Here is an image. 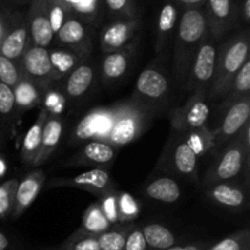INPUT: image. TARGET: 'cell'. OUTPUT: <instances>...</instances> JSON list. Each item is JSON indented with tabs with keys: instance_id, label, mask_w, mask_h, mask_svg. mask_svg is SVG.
Here are the masks:
<instances>
[{
	"instance_id": "cell-1",
	"label": "cell",
	"mask_w": 250,
	"mask_h": 250,
	"mask_svg": "<svg viewBox=\"0 0 250 250\" xmlns=\"http://www.w3.org/2000/svg\"><path fill=\"white\" fill-rule=\"evenodd\" d=\"M209 34L204 7L182 10L175 33V73L177 81L186 84L198 48Z\"/></svg>"
},
{
	"instance_id": "cell-2",
	"label": "cell",
	"mask_w": 250,
	"mask_h": 250,
	"mask_svg": "<svg viewBox=\"0 0 250 250\" xmlns=\"http://www.w3.org/2000/svg\"><path fill=\"white\" fill-rule=\"evenodd\" d=\"M250 37L248 29L239 32L233 38L219 45L214 77L208 92L210 100L224 99L231 89L234 77L249 59Z\"/></svg>"
},
{
	"instance_id": "cell-3",
	"label": "cell",
	"mask_w": 250,
	"mask_h": 250,
	"mask_svg": "<svg viewBox=\"0 0 250 250\" xmlns=\"http://www.w3.org/2000/svg\"><path fill=\"white\" fill-rule=\"evenodd\" d=\"M249 128L250 124L246 125L237 136L222 146L221 153L205 173L203 186L210 187L216 183L229 182L249 165Z\"/></svg>"
},
{
	"instance_id": "cell-4",
	"label": "cell",
	"mask_w": 250,
	"mask_h": 250,
	"mask_svg": "<svg viewBox=\"0 0 250 250\" xmlns=\"http://www.w3.org/2000/svg\"><path fill=\"white\" fill-rule=\"evenodd\" d=\"M153 116L134 104L132 100L112 107V124L107 143L124 146L136 141L149 127Z\"/></svg>"
},
{
	"instance_id": "cell-5",
	"label": "cell",
	"mask_w": 250,
	"mask_h": 250,
	"mask_svg": "<svg viewBox=\"0 0 250 250\" xmlns=\"http://www.w3.org/2000/svg\"><path fill=\"white\" fill-rule=\"evenodd\" d=\"M161 161L163 164H159V167L163 170L170 171L195 183L199 182L198 156L188 146L182 132L172 131L161 156Z\"/></svg>"
},
{
	"instance_id": "cell-6",
	"label": "cell",
	"mask_w": 250,
	"mask_h": 250,
	"mask_svg": "<svg viewBox=\"0 0 250 250\" xmlns=\"http://www.w3.org/2000/svg\"><path fill=\"white\" fill-rule=\"evenodd\" d=\"M170 90L168 80L164 72L154 67H148L138 76L134 87L132 102L153 116L159 105H163Z\"/></svg>"
},
{
	"instance_id": "cell-7",
	"label": "cell",
	"mask_w": 250,
	"mask_h": 250,
	"mask_svg": "<svg viewBox=\"0 0 250 250\" xmlns=\"http://www.w3.org/2000/svg\"><path fill=\"white\" fill-rule=\"evenodd\" d=\"M217 51H219L217 39L208 34L193 59L189 75L185 84L186 89L192 93L195 90L209 92V87L214 77L215 66H216Z\"/></svg>"
},
{
	"instance_id": "cell-8",
	"label": "cell",
	"mask_w": 250,
	"mask_h": 250,
	"mask_svg": "<svg viewBox=\"0 0 250 250\" xmlns=\"http://www.w3.org/2000/svg\"><path fill=\"white\" fill-rule=\"evenodd\" d=\"M141 17L115 19L103 26L99 34V45L104 53L133 48L138 42Z\"/></svg>"
},
{
	"instance_id": "cell-9",
	"label": "cell",
	"mask_w": 250,
	"mask_h": 250,
	"mask_svg": "<svg viewBox=\"0 0 250 250\" xmlns=\"http://www.w3.org/2000/svg\"><path fill=\"white\" fill-rule=\"evenodd\" d=\"M208 99V92L205 90L193 92L187 102L171 115L172 131L187 132L207 126V121L210 116Z\"/></svg>"
},
{
	"instance_id": "cell-10",
	"label": "cell",
	"mask_w": 250,
	"mask_h": 250,
	"mask_svg": "<svg viewBox=\"0 0 250 250\" xmlns=\"http://www.w3.org/2000/svg\"><path fill=\"white\" fill-rule=\"evenodd\" d=\"M20 72L38 88H48L55 82L49 49L29 45L21 58Z\"/></svg>"
},
{
	"instance_id": "cell-11",
	"label": "cell",
	"mask_w": 250,
	"mask_h": 250,
	"mask_svg": "<svg viewBox=\"0 0 250 250\" xmlns=\"http://www.w3.org/2000/svg\"><path fill=\"white\" fill-rule=\"evenodd\" d=\"M49 188L71 187L87 190L99 198L104 195L116 193V186L110 177L109 172L103 168H92L89 171L80 173L75 177H56L48 183Z\"/></svg>"
},
{
	"instance_id": "cell-12",
	"label": "cell",
	"mask_w": 250,
	"mask_h": 250,
	"mask_svg": "<svg viewBox=\"0 0 250 250\" xmlns=\"http://www.w3.org/2000/svg\"><path fill=\"white\" fill-rule=\"evenodd\" d=\"M112 124V107L104 109L97 107L90 110L76 125L70 142L72 144L82 143L84 141H107Z\"/></svg>"
},
{
	"instance_id": "cell-13",
	"label": "cell",
	"mask_w": 250,
	"mask_h": 250,
	"mask_svg": "<svg viewBox=\"0 0 250 250\" xmlns=\"http://www.w3.org/2000/svg\"><path fill=\"white\" fill-rule=\"evenodd\" d=\"M204 10L209 34L217 41L239 23L238 0H207Z\"/></svg>"
},
{
	"instance_id": "cell-14",
	"label": "cell",
	"mask_w": 250,
	"mask_h": 250,
	"mask_svg": "<svg viewBox=\"0 0 250 250\" xmlns=\"http://www.w3.org/2000/svg\"><path fill=\"white\" fill-rule=\"evenodd\" d=\"M224 111L222 122L215 131L211 132L214 148L224 146L229 139L237 136L246 127V125L249 124L250 97L233 103Z\"/></svg>"
},
{
	"instance_id": "cell-15",
	"label": "cell",
	"mask_w": 250,
	"mask_h": 250,
	"mask_svg": "<svg viewBox=\"0 0 250 250\" xmlns=\"http://www.w3.org/2000/svg\"><path fill=\"white\" fill-rule=\"evenodd\" d=\"M94 28L82 20L70 16L55 33L58 46L90 54L93 48Z\"/></svg>"
},
{
	"instance_id": "cell-16",
	"label": "cell",
	"mask_w": 250,
	"mask_h": 250,
	"mask_svg": "<svg viewBox=\"0 0 250 250\" xmlns=\"http://www.w3.org/2000/svg\"><path fill=\"white\" fill-rule=\"evenodd\" d=\"M31 45L48 49L54 41L46 0H31L26 12Z\"/></svg>"
},
{
	"instance_id": "cell-17",
	"label": "cell",
	"mask_w": 250,
	"mask_h": 250,
	"mask_svg": "<svg viewBox=\"0 0 250 250\" xmlns=\"http://www.w3.org/2000/svg\"><path fill=\"white\" fill-rule=\"evenodd\" d=\"M31 45L26 14L16 11L11 27L0 44V55L11 61L21 60L24 51Z\"/></svg>"
},
{
	"instance_id": "cell-18",
	"label": "cell",
	"mask_w": 250,
	"mask_h": 250,
	"mask_svg": "<svg viewBox=\"0 0 250 250\" xmlns=\"http://www.w3.org/2000/svg\"><path fill=\"white\" fill-rule=\"evenodd\" d=\"M116 156V150L104 141H90L67 161V166H100L107 165Z\"/></svg>"
},
{
	"instance_id": "cell-19",
	"label": "cell",
	"mask_w": 250,
	"mask_h": 250,
	"mask_svg": "<svg viewBox=\"0 0 250 250\" xmlns=\"http://www.w3.org/2000/svg\"><path fill=\"white\" fill-rule=\"evenodd\" d=\"M95 80L94 65L90 61V58L83 61L77 66L70 75L65 78L63 90H65L66 99L77 100L84 97L93 87Z\"/></svg>"
},
{
	"instance_id": "cell-20",
	"label": "cell",
	"mask_w": 250,
	"mask_h": 250,
	"mask_svg": "<svg viewBox=\"0 0 250 250\" xmlns=\"http://www.w3.org/2000/svg\"><path fill=\"white\" fill-rule=\"evenodd\" d=\"M180 12L181 10L173 0H165V2L161 5L156 21L155 51L158 54L163 53L171 38L175 37Z\"/></svg>"
},
{
	"instance_id": "cell-21",
	"label": "cell",
	"mask_w": 250,
	"mask_h": 250,
	"mask_svg": "<svg viewBox=\"0 0 250 250\" xmlns=\"http://www.w3.org/2000/svg\"><path fill=\"white\" fill-rule=\"evenodd\" d=\"M44 181H45V175L43 171L36 170L28 173L21 182L17 183L16 192H15L14 210H12L15 217L21 216L33 204L43 187Z\"/></svg>"
},
{
	"instance_id": "cell-22",
	"label": "cell",
	"mask_w": 250,
	"mask_h": 250,
	"mask_svg": "<svg viewBox=\"0 0 250 250\" xmlns=\"http://www.w3.org/2000/svg\"><path fill=\"white\" fill-rule=\"evenodd\" d=\"M208 198L215 204L227 209H242L248 203V187L233 185L231 182L216 183L208 187Z\"/></svg>"
},
{
	"instance_id": "cell-23",
	"label": "cell",
	"mask_w": 250,
	"mask_h": 250,
	"mask_svg": "<svg viewBox=\"0 0 250 250\" xmlns=\"http://www.w3.org/2000/svg\"><path fill=\"white\" fill-rule=\"evenodd\" d=\"M134 48L136 46L106 53L100 63V73H102V78L105 83L111 84V83L121 80L126 75L129 68Z\"/></svg>"
},
{
	"instance_id": "cell-24",
	"label": "cell",
	"mask_w": 250,
	"mask_h": 250,
	"mask_svg": "<svg viewBox=\"0 0 250 250\" xmlns=\"http://www.w3.org/2000/svg\"><path fill=\"white\" fill-rule=\"evenodd\" d=\"M49 55H50L55 81L65 80L80 63L90 58V54L62 48V46L49 49Z\"/></svg>"
},
{
	"instance_id": "cell-25",
	"label": "cell",
	"mask_w": 250,
	"mask_h": 250,
	"mask_svg": "<svg viewBox=\"0 0 250 250\" xmlns=\"http://www.w3.org/2000/svg\"><path fill=\"white\" fill-rule=\"evenodd\" d=\"M63 132V122L60 116L55 115H48L45 125L42 134V143L39 148L38 155L34 160L33 166L43 165L46 160L51 156V154L58 149L60 144L61 137Z\"/></svg>"
},
{
	"instance_id": "cell-26",
	"label": "cell",
	"mask_w": 250,
	"mask_h": 250,
	"mask_svg": "<svg viewBox=\"0 0 250 250\" xmlns=\"http://www.w3.org/2000/svg\"><path fill=\"white\" fill-rule=\"evenodd\" d=\"M48 111L42 106L36 122L31 126L24 136L21 146V160L24 165L33 166L34 160L38 155L39 148L42 143V134H43L44 125L48 119Z\"/></svg>"
},
{
	"instance_id": "cell-27",
	"label": "cell",
	"mask_w": 250,
	"mask_h": 250,
	"mask_svg": "<svg viewBox=\"0 0 250 250\" xmlns=\"http://www.w3.org/2000/svg\"><path fill=\"white\" fill-rule=\"evenodd\" d=\"M144 193L150 199L166 204H173L181 198V188L173 178L161 176L149 181L144 187Z\"/></svg>"
},
{
	"instance_id": "cell-28",
	"label": "cell",
	"mask_w": 250,
	"mask_h": 250,
	"mask_svg": "<svg viewBox=\"0 0 250 250\" xmlns=\"http://www.w3.org/2000/svg\"><path fill=\"white\" fill-rule=\"evenodd\" d=\"M71 16L82 20L95 28L105 17L103 0H66Z\"/></svg>"
},
{
	"instance_id": "cell-29",
	"label": "cell",
	"mask_w": 250,
	"mask_h": 250,
	"mask_svg": "<svg viewBox=\"0 0 250 250\" xmlns=\"http://www.w3.org/2000/svg\"><path fill=\"white\" fill-rule=\"evenodd\" d=\"M148 250H165L176 246V237L171 229L160 224H148L142 227Z\"/></svg>"
},
{
	"instance_id": "cell-30",
	"label": "cell",
	"mask_w": 250,
	"mask_h": 250,
	"mask_svg": "<svg viewBox=\"0 0 250 250\" xmlns=\"http://www.w3.org/2000/svg\"><path fill=\"white\" fill-rule=\"evenodd\" d=\"M250 61L249 59L243 63L241 70L234 77L233 83L231 85V89L225 95L224 100L221 103V109L225 110L232 105L233 103L243 99V98L250 97Z\"/></svg>"
},
{
	"instance_id": "cell-31",
	"label": "cell",
	"mask_w": 250,
	"mask_h": 250,
	"mask_svg": "<svg viewBox=\"0 0 250 250\" xmlns=\"http://www.w3.org/2000/svg\"><path fill=\"white\" fill-rule=\"evenodd\" d=\"M111 227V224L107 221L106 216L100 208L99 202L93 203L83 214L82 226L80 229L92 236H99L104 233Z\"/></svg>"
},
{
	"instance_id": "cell-32",
	"label": "cell",
	"mask_w": 250,
	"mask_h": 250,
	"mask_svg": "<svg viewBox=\"0 0 250 250\" xmlns=\"http://www.w3.org/2000/svg\"><path fill=\"white\" fill-rule=\"evenodd\" d=\"M15 104L21 110H28L32 107L41 104L42 95L39 92V88L36 87L31 81L27 78H20L19 83L15 85L14 89Z\"/></svg>"
},
{
	"instance_id": "cell-33",
	"label": "cell",
	"mask_w": 250,
	"mask_h": 250,
	"mask_svg": "<svg viewBox=\"0 0 250 250\" xmlns=\"http://www.w3.org/2000/svg\"><path fill=\"white\" fill-rule=\"evenodd\" d=\"M105 16L115 19L141 17V0H103Z\"/></svg>"
},
{
	"instance_id": "cell-34",
	"label": "cell",
	"mask_w": 250,
	"mask_h": 250,
	"mask_svg": "<svg viewBox=\"0 0 250 250\" xmlns=\"http://www.w3.org/2000/svg\"><path fill=\"white\" fill-rule=\"evenodd\" d=\"M183 137H185L186 142L188 146L192 148L195 155L199 158L207 154L210 149L214 148L212 144V134L211 131L208 128V126L202 127V128L192 129V131L182 132Z\"/></svg>"
},
{
	"instance_id": "cell-35",
	"label": "cell",
	"mask_w": 250,
	"mask_h": 250,
	"mask_svg": "<svg viewBox=\"0 0 250 250\" xmlns=\"http://www.w3.org/2000/svg\"><path fill=\"white\" fill-rule=\"evenodd\" d=\"M131 226L114 225L106 232L98 236L100 250H124L125 241Z\"/></svg>"
},
{
	"instance_id": "cell-36",
	"label": "cell",
	"mask_w": 250,
	"mask_h": 250,
	"mask_svg": "<svg viewBox=\"0 0 250 250\" xmlns=\"http://www.w3.org/2000/svg\"><path fill=\"white\" fill-rule=\"evenodd\" d=\"M205 250H250V232L244 229L237 233L227 236Z\"/></svg>"
},
{
	"instance_id": "cell-37",
	"label": "cell",
	"mask_w": 250,
	"mask_h": 250,
	"mask_svg": "<svg viewBox=\"0 0 250 250\" xmlns=\"http://www.w3.org/2000/svg\"><path fill=\"white\" fill-rule=\"evenodd\" d=\"M62 250H100L97 236H92L78 229L63 243Z\"/></svg>"
},
{
	"instance_id": "cell-38",
	"label": "cell",
	"mask_w": 250,
	"mask_h": 250,
	"mask_svg": "<svg viewBox=\"0 0 250 250\" xmlns=\"http://www.w3.org/2000/svg\"><path fill=\"white\" fill-rule=\"evenodd\" d=\"M117 212H119L120 224L132 221L139 214V207L137 200L129 193L121 192L116 195Z\"/></svg>"
},
{
	"instance_id": "cell-39",
	"label": "cell",
	"mask_w": 250,
	"mask_h": 250,
	"mask_svg": "<svg viewBox=\"0 0 250 250\" xmlns=\"http://www.w3.org/2000/svg\"><path fill=\"white\" fill-rule=\"evenodd\" d=\"M46 4H48L51 29L54 32V36H55V33L60 29L63 22L71 16V12L66 0H46Z\"/></svg>"
},
{
	"instance_id": "cell-40",
	"label": "cell",
	"mask_w": 250,
	"mask_h": 250,
	"mask_svg": "<svg viewBox=\"0 0 250 250\" xmlns=\"http://www.w3.org/2000/svg\"><path fill=\"white\" fill-rule=\"evenodd\" d=\"M17 183V180H10L0 186V217H5L14 210Z\"/></svg>"
},
{
	"instance_id": "cell-41",
	"label": "cell",
	"mask_w": 250,
	"mask_h": 250,
	"mask_svg": "<svg viewBox=\"0 0 250 250\" xmlns=\"http://www.w3.org/2000/svg\"><path fill=\"white\" fill-rule=\"evenodd\" d=\"M20 78H21V72L16 63L0 55V82L12 88L19 83Z\"/></svg>"
},
{
	"instance_id": "cell-42",
	"label": "cell",
	"mask_w": 250,
	"mask_h": 250,
	"mask_svg": "<svg viewBox=\"0 0 250 250\" xmlns=\"http://www.w3.org/2000/svg\"><path fill=\"white\" fill-rule=\"evenodd\" d=\"M43 107L48 111L49 115L60 116L66 107V98L61 93L54 89H48L46 94L44 95Z\"/></svg>"
},
{
	"instance_id": "cell-43",
	"label": "cell",
	"mask_w": 250,
	"mask_h": 250,
	"mask_svg": "<svg viewBox=\"0 0 250 250\" xmlns=\"http://www.w3.org/2000/svg\"><path fill=\"white\" fill-rule=\"evenodd\" d=\"M116 193H111V194L104 195V197L100 198L99 204L102 208L103 212L106 216L107 221L111 224V226L114 225H119V212H117V199H116Z\"/></svg>"
},
{
	"instance_id": "cell-44",
	"label": "cell",
	"mask_w": 250,
	"mask_h": 250,
	"mask_svg": "<svg viewBox=\"0 0 250 250\" xmlns=\"http://www.w3.org/2000/svg\"><path fill=\"white\" fill-rule=\"evenodd\" d=\"M124 250H148L146 238L139 227L131 226L126 236Z\"/></svg>"
},
{
	"instance_id": "cell-45",
	"label": "cell",
	"mask_w": 250,
	"mask_h": 250,
	"mask_svg": "<svg viewBox=\"0 0 250 250\" xmlns=\"http://www.w3.org/2000/svg\"><path fill=\"white\" fill-rule=\"evenodd\" d=\"M16 11L17 10H15L12 5L7 4V2L6 5L5 2L0 4V44L11 27Z\"/></svg>"
},
{
	"instance_id": "cell-46",
	"label": "cell",
	"mask_w": 250,
	"mask_h": 250,
	"mask_svg": "<svg viewBox=\"0 0 250 250\" xmlns=\"http://www.w3.org/2000/svg\"><path fill=\"white\" fill-rule=\"evenodd\" d=\"M14 89L0 82V114L9 115L15 109Z\"/></svg>"
},
{
	"instance_id": "cell-47",
	"label": "cell",
	"mask_w": 250,
	"mask_h": 250,
	"mask_svg": "<svg viewBox=\"0 0 250 250\" xmlns=\"http://www.w3.org/2000/svg\"><path fill=\"white\" fill-rule=\"evenodd\" d=\"M238 21L239 23H249L250 0H238Z\"/></svg>"
},
{
	"instance_id": "cell-48",
	"label": "cell",
	"mask_w": 250,
	"mask_h": 250,
	"mask_svg": "<svg viewBox=\"0 0 250 250\" xmlns=\"http://www.w3.org/2000/svg\"><path fill=\"white\" fill-rule=\"evenodd\" d=\"M173 2L182 11L186 9H193V7H204L207 0H173Z\"/></svg>"
},
{
	"instance_id": "cell-49",
	"label": "cell",
	"mask_w": 250,
	"mask_h": 250,
	"mask_svg": "<svg viewBox=\"0 0 250 250\" xmlns=\"http://www.w3.org/2000/svg\"><path fill=\"white\" fill-rule=\"evenodd\" d=\"M209 246L210 243H208V242H194V243L185 244V246H177L176 244V246L165 250H205Z\"/></svg>"
},
{
	"instance_id": "cell-50",
	"label": "cell",
	"mask_w": 250,
	"mask_h": 250,
	"mask_svg": "<svg viewBox=\"0 0 250 250\" xmlns=\"http://www.w3.org/2000/svg\"><path fill=\"white\" fill-rule=\"evenodd\" d=\"M11 248V242L9 237L0 231V250H10Z\"/></svg>"
},
{
	"instance_id": "cell-51",
	"label": "cell",
	"mask_w": 250,
	"mask_h": 250,
	"mask_svg": "<svg viewBox=\"0 0 250 250\" xmlns=\"http://www.w3.org/2000/svg\"><path fill=\"white\" fill-rule=\"evenodd\" d=\"M7 4L16 5V6H26L31 2V0H5Z\"/></svg>"
},
{
	"instance_id": "cell-52",
	"label": "cell",
	"mask_w": 250,
	"mask_h": 250,
	"mask_svg": "<svg viewBox=\"0 0 250 250\" xmlns=\"http://www.w3.org/2000/svg\"><path fill=\"white\" fill-rule=\"evenodd\" d=\"M5 171H6V165H5L4 161L0 159V176H2L5 173Z\"/></svg>"
},
{
	"instance_id": "cell-53",
	"label": "cell",
	"mask_w": 250,
	"mask_h": 250,
	"mask_svg": "<svg viewBox=\"0 0 250 250\" xmlns=\"http://www.w3.org/2000/svg\"><path fill=\"white\" fill-rule=\"evenodd\" d=\"M59 250H62V248H61V249H59Z\"/></svg>"
}]
</instances>
